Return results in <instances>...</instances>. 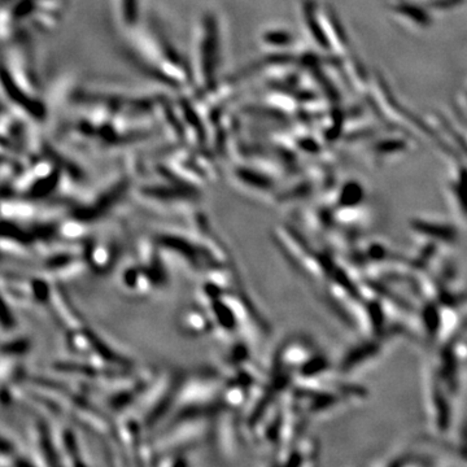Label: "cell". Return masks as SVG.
<instances>
[{
    "mask_svg": "<svg viewBox=\"0 0 467 467\" xmlns=\"http://www.w3.org/2000/svg\"><path fill=\"white\" fill-rule=\"evenodd\" d=\"M124 12H127V23H134V17L136 18V12H138L136 0H127Z\"/></svg>",
    "mask_w": 467,
    "mask_h": 467,
    "instance_id": "52a82bcc",
    "label": "cell"
},
{
    "mask_svg": "<svg viewBox=\"0 0 467 467\" xmlns=\"http://www.w3.org/2000/svg\"><path fill=\"white\" fill-rule=\"evenodd\" d=\"M361 196H363L361 187L357 185V183H349L341 191L340 200L341 203L344 201L345 204H352V203H357V201L361 200Z\"/></svg>",
    "mask_w": 467,
    "mask_h": 467,
    "instance_id": "277c9868",
    "label": "cell"
},
{
    "mask_svg": "<svg viewBox=\"0 0 467 467\" xmlns=\"http://www.w3.org/2000/svg\"><path fill=\"white\" fill-rule=\"evenodd\" d=\"M305 18H306V23H308V28L311 30V34H313V37L316 39V42L318 43L319 45H323V47H327V38L325 34H323V30L321 28L318 21H317V17L314 15V9L313 7H306L305 8Z\"/></svg>",
    "mask_w": 467,
    "mask_h": 467,
    "instance_id": "7a4b0ae2",
    "label": "cell"
},
{
    "mask_svg": "<svg viewBox=\"0 0 467 467\" xmlns=\"http://www.w3.org/2000/svg\"><path fill=\"white\" fill-rule=\"evenodd\" d=\"M267 45H287L291 43L292 37L286 31H269L267 36L264 37Z\"/></svg>",
    "mask_w": 467,
    "mask_h": 467,
    "instance_id": "8992f818",
    "label": "cell"
},
{
    "mask_svg": "<svg viewBox=\"0 0 467 467\" xmlns=\"http://www.w3.org/2000/svg\"><path fill=\"white\" fill-rule=\"evenodd\" d=\"M237 177L248 183V185L259 186V188H269V181L264 178L262 176H259L256 173L251 171H237Z\"/></svg>",
    "mask_w": 467,
    "mask_h": 467,
    "instance_id": "5b68a950",
    "label": "cell"
},
{
    "mask_svg": "<svg viewBox=\"0 0 467 467\" xmlns=\"http://www.w3.org/2000/svg\"><path fill=\"white\" fill-rule=\"evenodd\" d=\"M217 25L212 17L204 21V37L201 42V70L205 82L210 85L215 70V60L218 51Z\"/></svg>",
    "mask_w": 467,
    "mask_h": 467,
    "instance_id": "6da1fadb",
    "label": "cell"
},
{
    "mask_svg": "<svg viewBox=\"0 0 467 467\" xmlns=\"http://www.w3.org/2000/svg\"><path fill=\"white\" fill-rule=\"evenodd\" d=\"M396 9H397V12H400L402 15L408 16L410 18L415 20L417 23H422V25H427L429 21H430L429 16L426 15L419 8L410 6V4H407V3H401V4H399L396 7Z\"/></svg>",
    "mask_w": 467,
    "mask_h": 467,
    "instance_id": "3957f363",
    "label": "cell"
}]
</instances>
